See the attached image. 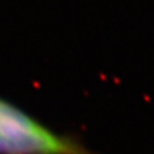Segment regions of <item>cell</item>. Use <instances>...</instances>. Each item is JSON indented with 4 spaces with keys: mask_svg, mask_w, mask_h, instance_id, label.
Wrapping results in <instances>:
<instances>
[{
    "mask_svg": "<svg viewBox=\"0 0 154 154\" xmlns=\"http://www.w3.org/2000/svg\"><path fill=\"white\" fill-rule=\"evenodd\" d=\"M0 154H97L0 96Z\"/></svg>",
    "mask_w": 154,
    "mask_h": 154,
    "instance_id": "cell-1",
    "label": "cell"
}]
</instances>
